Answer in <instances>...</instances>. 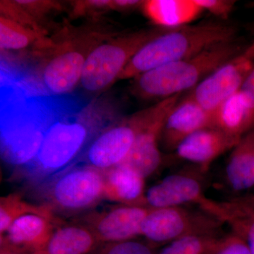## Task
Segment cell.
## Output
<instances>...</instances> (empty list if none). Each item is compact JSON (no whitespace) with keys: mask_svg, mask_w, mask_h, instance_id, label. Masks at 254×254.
I'll return each instance as SVG.
<instances>
[{"mask_svg":"<svg viewBox=\"0 0 254 254\" xmlns=\"http://www.w3.org/2000/svg\"><path fill=\"white\" fill-rule=\"evenodd\" d=\"M105 198L120 204L146 206L145 178L120 164L104 171Z\"/></svg>","mask_w":254,"mask_h":254,"instance_id":"cell-17","label":"cell"},{"mask_svg":"<svg viewBox=\"0 0 254 254\" xmlns=\"http://www.w3.org/2000/svg\"><path fill=\"white\" fill-rule=\"evenodd\" d=\"M31 31L2 15L0 21V46L2 49L17 50L27 47L33 40Z\"/></svg>","mask_w":254,"mask_h":254,"instance_id":"cell-24","label":"cell"},{"mask_svg":"<svg viewBox=\"0 0 254 254\" xmlns=\"http://www.w3.org/2000/svg\"><path fill=\"white\" fill-rule=\"evenodd\" d=\"M41 215L52 220H59L50 209L38 203L23 199L19 193H13L0 198V235L4 234L11 224L26 215Z\"/></svg>","mask_w":254,"mask_h":254,"instance_id":"cell-23","label":"cell"},{"mask_svg":"<svg viewBox=\"0 0 254 254\" xmlns=\"http://www.w3.org/2000/svg\"><path fill=\"white\" fill-rule=\"evenodd\" d=\"M254 68V43L210 73L190 95L205 110L214 112L240 89Z\"/></svg>","mask_w":254,"mask_h":254,"instance_id":"cell-10","label":"cell"},{"mask_svg":"<svg viewBox=\"0 0 254 254\" xmlns=\"http://www.w3.org/2000/svg\"><path fill=\"white\" fill-rule=\"evenodd\" d=\"M220 235H190L168 244L159 254H205L213 241Z\"/></svg>","mask_w":254,"mask_h":254,"instance_id":"cell-25","label":"cell"},{"mask_svg":"<svg viewBox=\"0 0 254 254\" xmlns=\"http://www.w3.org/2000/svg\"><path fill=\"white\" fill-rule=\"evenodd\" d=\"M205 254H252L245 241L230 232L213 241Z\"/></svg>","mask_w":254,"mask_h":254,"instance_id":"cell-26","label":"cell"},{"mask_svg":"<svg viewBox=\"0 0 254 254\" xmlns=\"http://www.w3.org/2000/svg\"><path fill=\"white\" fill-rule=\"evenodd\" d=\"M231 25L208 22L172 28L145 44L132 58L119 79L136 78L153 68L186 59L206 48L233 41Z\"/></svg>","mask_w":254,"mask_h":254,"instance_id":"cell-3","label":"cell"},{"mask_svg":"<svg viewBox=\"0 0 254 254\" xmlns=\"http://www.w3.org/2000/svg\"><path fill=\"white\" fill-rule=\"evenodd\" d=\"M240 139L218 128L210 127L190 135L178 145L175 152L179 158L194 164L206 173L217 158L231 151Z\"/></svg>","mask_w":254,"mask_h":254,"instance_id":"cell-13","label":"cell"},{"mask_svg":"<svg viewBox=\"0 0 254 254\" xmlns=\"http://www.w3.org/2000/svg\"><path fill=\"white\" fill-rule=\"evenodd\" d=\"M176 105L164 110L140 131L123 165L136 171L143 178L153 175L161 165L160 136L165 120Z\"/></svg>","mask_w":254,"mask_h":254,"instance_id":"cell-15","label":"cell"},{"mask_svg":"<svg viewBox=\"0 0 254 254\" xmlns=\"http://www.w3.org/2000/svg\"><path fill=\"white\" fill-rule=\"evenodd\" d=\"M91 254H155L148 244L134 240L109 242L100 246Z\"/></svg>","mask_w":254,"mask_h":254,"instance_id":"cell-27","label":"cell"},{"mask_svg":"<svg viewBox=\"0 0 254 254\" xmlns=\"http://www.w3.org/2000/svg\"><path fill=\"white\" fill-rule=\"evenodd\" d=\"M213 112L205 110L188 95L169 114L165 120L160 143L167 151H175L178 145L195 132L213 127Z\"/></svg>","mask_w":254,"mask_h":254,"instance_id":"cell-12","label":"cell"},{"mask_svg":"<svg viewBox=\"0 0 254 254\" xmlns=\"http://www.w3.org/2000/svg\"><path fill=\"white\" fill-rule=\"evenodd\" d=\"M145 203L150 208L194 205L218 220L220 215V201L206 196L198 175L187 172L168 175L150 187L145 193Z\"/></svg>","mask_w":254,"mask_h":254,"instance_id":"cell-9","label":"cell"},{"mask_svg":"<svg viewBox=\"0 0 254 254\" xmlns=\"http://www.w3.org/2000/svg\"><path fill=\"white\" fill-rule=\"evenodd\" d=\"M102 244L91 229L82 224L56 227L41 254H91Z\"/></svg>","mask_w":254,"mask_h":254,"instance_id":"cell-20","label":"cell"},{"mask_svg":"<svg viewBox=\"0 0 254 254\" xmlns=\"http://www.w3.org/2000/svg\"><path fill=\"white\" fill-rule=\"evenodd\" d=\"M0 254H41L39 252H35V253H24V252H12L4 249H0Z\"/></svg>","mask_w":254,"mask_h":254,"instance_id":"cell-30","label":"cell"},{"mask_svg":"<svg viewBox=\"0 0 254 254\" xmlns=\"http://www.w3.org/2000/svg\"><path fill=\"white\" fill-rule=\"evenodd\" d=\"M9 96H1V155L15 171L36 158L60 96H26L17 88Z\"/></svg>","mask_w":254,"mask_h":254,"instance_id":"cell-2","label":"cell"},{"mask_svg":"<svg viewBox=\"0 0 254 254\" xmlns=\"http://www.w3.org/2000/svg\"><path fill=\"white\" fill-rule=\"evenodd\" d=\"M172 28L136 32L95 48L87 55L81 84L91 93L103 91L123 72L137 52Z\"/></svg>","mask_w":254,"mask_h":254,"instance_id":"cell-6","label":"cell"},{"mask_svg":"<svg viewBox=\"0 0 254 254\" xmlns=\"http://www.w3.org/2000/svg\"><path fill=\"white\" fill-rule=\"evenodd\" d=\"M87 56L76 50H66L52 58L42 69L40 80L47 93L63 95L81 82Z\"/></svg>","mask_w":254,"mask_h":254,"instance_id":"cell-16","label":"cell"},{"mask_svg":"<svg viewBox=\"0 0 254 254\" xmlns=\"http://www.w3.org/2000/svg\"><path fill=\"white\" fill-rule=\"evenodd\" d=\"M28 190L55 215L81 213L105 199L104 171L78 164Z\"/></svg>","mask_w":254,"mask_h":254,"instance_id":"cell-5","label":"cell"},{"mask_svg":"<svg viewBox=\"0 0 254 254\" xmlns=\"http://www.w3.org/2000/svg\"><path fill=\"white\" fill-rule=\"evenodd\" d=\"M213 127L240 139L254 129V113L240 90L213 112Z\"/></svg>","mask_w":254,"mask_h":254,"instance_id":"cell-21","label":"cell"},{"mask_svg":"<svg viewBox=\"0 0 254 254\" xmlns=\"http://www.w3.org/2000/svg\"><path fill=\"white\" fill-rule=\"evenodd\" d=\"M195 1L203 11H208L222 19L229 17L236 2L232 0H195Z\"/></svg>","mask_w":254,"mask_h":254,"instance_id":"cell-28","label":"cell"},{"mask_svg":"<svg viewBox=\"0 0 254 254\" xmlns=\"http://www.w3.org/2000/svg\"><path fill=\"white\" fill-rule=\"evenodd\" d=\"M150 208L120 204L103 211L95 212L83 219L102 245L109 242L134 240L141 236V225Z\"/></svg>","mask_w":254,"mask_h":254,"instance_id":"cell-11","label":"cell"},{"mask_svg":"<svg viewBox=\"0 0 254 254\" xmlns=\"http://www.w3.org/2000/svg\"><path fill=\"white\" fill-rule=\"evenodd\" d=\"M60 224V220H52L34 214L24 215L15 220L0 235V249L24 253L41 252L46 248Z\"/></svg>","mask_w":254,"mask_h":254,"instance_id":"cell-14","label":"cell"},{"mask_svg":"<svg viewBox=\"0 0 254 254\" xmlns=\"http://www.w3.org/2000/svg\"><path fill=\"white\" fill-rule=\"evenodd\" d=\"M240 91L245 96L249 106L254 113V68L246 78Z\"/></svg>","mask_w":254,"mask_h":254,"instance_id":"cell-29","label":"cell"},{"mask_svg":"<svg viewBox=\"0 0 254 254\" xmlns=\"http://www.w3.org/2000/svg\"><path fill=\"white\" fill-rule=\"evenodd\" d=\"M219 219L245 241L254 254V194L220 201Z\"/></svg>","mask_w":254,"mask_h":254,"instance_id":"cell-22","label":"cell"},{"mask_svg":"<svg viewBox=\"0 0 254 254\" xmlns=\"http://www.w3.org/2000/svg\"><path fill=\"white\" fill-rule=\"evenodd\" d=\"M225 180L234 191L254 187V129L242 136L230 151L225 165Z\"/></svg>","mask_w":254,"mask_h":254,"instance_id":"cell-18","label":"cell"},{"mask_svg":"<svg viewBox=\"0 0 254 254\" xmlns=\"http://www.w3.org/2000/svg\"><path fill=\"white\" fill-rule=\"evenodd\" d=\"M177 101L176 96L165 98L123 123L114 124L95 138L78 164L106 171L123 163L140 131Z\"/></svg>","mask_w":254,"mask_h":254,"instance_id":"cell-7","label":"cell"},{"mask_svg":"<svg viewBox=\"0 0 254 254\" xmlns=\"http://www.w3.org/2000/svg\"><path fill=\"white\" fill-rule=\"evenodd\" d=\"M143 9L150 21L165 28L188 26L203 11L195 0H150L143 1Z\"/></svg>","mask_w":254,"mask_h":254,"instance_id":"cell-19","label":"cell"},{"mask_svg":"<svg viewBox=\"0 0 254 254\" xmlns=\"http://www.w3.org/2000/svg\"><path fill=\"white\" fill-rule=\"evenodd\" d=\"M223 223L201 209L185 206L151 208L141 225V236L151 243H170L190 235H220Z\"/></svg>","mask_w":254,"mask_h":254,"instance_id":"cell-8","label":"cell"},{"mask_svg":"<svg viewBox=\"0 0 254 254\" xmlns=\"http://www.w3.org/2000/svg\"><path fill=\"white\" fill-rule=\"evenodd\" d=\"M235 41L218 43L198 54L137 76L135 92L143 98H169L195 88L210 73L240 54Z\"/></svg>","mask_w":254,"mask_h":254,"instance_id":"cell-4","label":"cell"},{"mask_svg":"<svg viewBox=\"0 0 254 254\" xmlns=\"http://www.w3.org/2000/svg\"><path fill=\"white\" fill-rule=\"evenodd\" d=\"M99 103L60 95L36 158L11 179L28 189L80 163L95 138L113 125V115Z\"/></svg>","mask_w":254,"mask_h":254,"instance_id":"cell-1","label":"cell"}]
</instances>
